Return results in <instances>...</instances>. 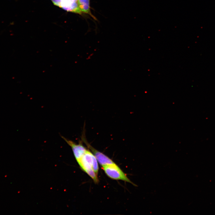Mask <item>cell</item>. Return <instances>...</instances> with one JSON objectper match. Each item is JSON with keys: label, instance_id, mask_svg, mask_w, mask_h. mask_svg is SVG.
Listing matches in <instances>:
<instances>
[{"label": "cell", "instance_id": "cell-6", "mask_svg": "<svg viewBox=\"0 0 215 215\" xmlns=\"http://www.w3.org/2000/svg\"><path fill=\"white\" fill-rule=\"evenodd\" d=\"M77 3L79 8L82 13L88 14L96 19V18L91 12L90 0H77Z\"/></svg>", "mask_w": 215, "mask_h": 215}, {"label": "cell", "instance_id": "cell-3", "mask_svg": "<svg viewBox=\"0 0 215 215\" xmlns=\"http://www.w3.org/2000/svg\"><path fill=\"white\" fill-rule=\"evenodd\" d=\"M83 134L82 136V140L86 145L88 148L93 153L98 162L102 167L106 165L116 164L108 157L103 153L97 150L91 145L87 141L85 138L84 137Z\"/></svg>", "mask_w": 215, "mask_h": 215}, {"label": "cell", "instance_id": "cell-2", "mask_svg": "<svg viewBox=\"0 0 215 215\" xmlns=\"http://www.w3.org/2000/svg\"><path fill=\"white\" fill-rule=\"evenodd\" d=\"M102 168L105 174L110 178L113 179L123 181L136 186L129 179L126 175L116 164L104 166Z\"/></svg>", "mask_w": 215, "mask_h": 215}, {"label": "cell", "instance_id": "cell-1", "mask_svg": "<svg viewBox=\"0 0 215 215\" xmlns=\"http://www.w3.org/2000/svg\"><path fill=\"white\" fill-rule=\"evenodd\" d=\"M95 156L90 150L86 152L77 162L82 170L86 173L96 183L99 182L97 175L99 166Z\"/></svg>", "mask_w": 215, "mask_h": 215}, {"label": "cell", "instance_id": "cell-4", "mask_svg": "<svg viewBox=\"0 0 215 215\" xmlns=\"http://www.w3.org/2000/svg\"><path fill=\"white\" fill-rule=\"evenodd\" d=\"M63 139L71 147L74 157L78 162L84 155L87 149L83 145L82 140L76 144L72 141L62 136Z\"/></svg>", "mask_w": 215, "mask_h": 215}, {"label": "cell", "instance_id": "cell-7", "mask_svg": "<svg viewBox=\"0 0 215 215\" xmlns=\"http://www.w3.org/2000/svg\"><path fill=\"white\" fill-rule=\"evenodd\" d=\"M54 4L61 7L62 0H51Z\"/></svg>", "mask_w": 215, "mask_h": 215}, {"label": "cell", "instance_id": "cell-5", "mask_svg": "<svg viewBox=\"0 0 215 215\" xmlns=\"http://www.w3.org/2000/svg\"><path fill=\"white\" fill-rule=\"evenodd\" d=\"M61 7L67 11L80 14L82 13L79 8L77 0H62Z\"/></svg>", "mask_w": 215, "mask_h": 215}]
</instances>
